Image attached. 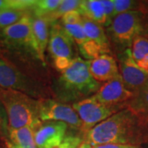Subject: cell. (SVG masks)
<instances>
[{
	"label": "cell",
	"mask_w": 148,
	"mask_h": 148,
	"mask_svg": "<svg viewBox=\"0 0 148 148\" xmlns=\"http://www.w3.org/2000/svg\"><path fill=\"white\" fill-rule=\"evenodd\" d=\"M101 87V83L90 74L89 61L81 57L74 58L58 79V94L65 101H76L95 95Z\"/></svg>",
	"instance_id": "obj_2"
},
{
	"label": "cell",
	"mask_w": 148,
	"mask_h": 148,
	"mask_svg": "<svg viewBox=\"0 0 148 148\" xmlns=\"http://www.w3.org/2000/svg\"><path fill=\"white\" fill-rule=\"evenodd\" d=\"M143 13V34L142 36L148 39V3L143 2L140 10Z\"/></svg>",
	"instance_id": "obj_28"
},
{
	"label": "cell",
	"mask_w": 148,
	"mask_h": 148,
	"mask_svg": "<svg viewBox=\"0 0 148 148\" xmlns=\"http://www.w3.org/2000/svg\"><path fill=\"white\" fill-rule=\"evenodd\" d=\"M73 108L82 121V129L86 132L119 111L115 108L105 106L94 95L75 102L73 104Z\"/></svg>",
	"instance_id": "obj_7"
},
{
	"label": "cell",
	"mask_w": 148,
	"mask_h": 148,
	"mask_svg": "<svg viewBox=\"0 0 148 148\" xmlns=\"http://www.w3.org/2000/svg\"><path fill=\"white\" fill-rule=\"evenodd\" d=\"M0 87L21 91L36 100L48 99L49 96L45 85L27 76L4 58H0Z\"/></svg>",
	"instance_id": "obj_4"
},
{
	"label": "cell",
	"mask_w": 148,
	"mask_h": 148,
	"mask_svg": "<svg viewBox=\"0 0 148 148\" xmlns=\"http://www.w3.org/2000/svg\"><path fill=\"white\" fill-rule=\"evenodd\" d=\"M69 125L63 122H42L34 130L35 142L38 148H54L66 137Z\"/></svg>",
	"instance_id": "obj_12"
},
{
	"label": "cell",
	"mask_w": 148,
	"mask_h": 148,
	"mask_svg": "<svg viewBox=\"0 0 148 148\" xmlns=\"http://www.w3.org/2000/svg\"><path fill=\"white\" fill-rule=\"evenodd\" d=\"M119 70L127 90L135 95L148 82V73L138 67L133 60L131 49L118 54Z\"/></svg>",
	"instance_id": "obj_10"
},
{
	"label": "cell",
	"mask_w": 148,
	"mask_h": 148,
	"mask_svg": "<svg viewBox=\"0 0 148 148\" xmlns=\"http://www.w3.org/2000/svg\"><path fill=\"white\" fill-rule=\"evenodd\" d=\"M143 2L131 0H114V17L121 13L129 11L140 10Z\"/></svg>",
	"instance_id": "obj_24"
},
{
	"label": "cell",
	"mask_w": 148,
	"mask_h": 148,
	"mask_svg": "<svg viewBox=\"0 0 148 148\" xmlns=\"http://www.w3.org/2000/svg\"><path fill=\"white\" fill-rule=\"evenodd\" d=\"M11 143L20 148H38L34 137V130L30 127H23L16 129L9 128Z\"/></svg>",
	"instance_id": "obj_18"
},
{
	"label": "cell",
	"mask_w": 148,
	"mask_h": 148,
	"mask_svg": "<svg viewBox=\"0 0 148 148\" xmlns=\"http://www.w3.org/2000/svg\"><path fill=\"white\" fill-rule=\"evenodd\" d=\"M49 23L46 19L32 16V29L36 45V57L44 65L45 64V52L49 40Z\"/></svg>",
	"instance_id": "obj_14"
},
{
	"label": "cell",
	"mask_w": 148,
	"mask_h": 148,
	"mask_svg": "<svg viewBox=\"0 0 148 148\" xmlns=\"http://www.w3.org/2000/svg\"><path fill=\"white\" fill-rule=\"evenodd\" d=\"M62 0H37L32 7L33 16L45 18L58 8Z\"/></svg>",
	"instance_id": "obj_20"
},
{
	"label": "cell",
	"mask_w": 148,
	"mask_h": 148,
	"mask_svg": "<svg viewBox=\"0 0 148 148\" xmlns=\"http://www.w3.org/2000/svg\"><path fill=\"white\" fill-rule=\"evenodd\" d=\"M106 16V27H110L112 20L114 18V0H101Z\"/></svg>",
	"instance_id": "obj_27"
},
{
	"label": "cell",
	"mask_w": 148,
	"mask_h": 148,
	"mask_svg": "<svg viewBox=\"0 0 148 148\" xmlns=\"http://www.w3.org/2000/svg\"><path fill=\"white\" fill-rule=\"evenodd\" d=\"M39 115L41 122H63L70 127L82 129V121L73 106L53 99L40 100Z\"/></svg>",
	"instance_id": "obj_8"
},
{
	"label": "cell",
	"mask_w": 148,
	"mask_h": 148,
	"mask_svg": "<svg viewBox=\"0 0 148 148\" xmlns=\"http://www.w3.org/2000/svg\"><path fill=\"white\" fill-rule=\"evenodd\" d=\"M110 40L123 51L131 49L136 37L143 34V13L139 10L129 11L116 16L107 28Z\"/></svg>",
	"instance_id": "obj_5"
},
{
	"label": "cell",
	"mask_w": 148,
	"mask_h": 148,
	"mask_svg": "<svg viewBox=\"0 0 148 148\" xmlns=\"http://www.w3.org/2000/svg\"><path fill=\"white\" fill-rule=\"evenodd\" d=\"M91 76L98 82H107L119 75V66L115 58L110 54H101L89 61Z\"/></svg>",
	"instance_id": "obj_13"
},
{
	"label": "cell",
	"mask_w": 148,
	"mask_h": 148,
	"mask_svg": "<svg viewBox=\"0 0 148 148\" xmlns=\"http://www.w3.org/2000/svg\"><path fill=\"white\" fill-rule=\"evenodd\" d=\"M82 145V138L77 136H66L64 141L54 148H79Z\"/></svg>",
	"instance_id": "obj_26"
},
{
	"label": "cell",
	"mask_w": 148,
	"mask_h": 148,
	"mask_svg": "<svg viewBox=\"0 0 148 148\" xmlns=\"http://www.w3.org/2000/svg\"><path fill=\"white\" fill-rule=\"evenodd\" d=\"M77 10L81 15L101 26H106V16L101 0H83Z\"/></svg>",
	"instance_id": "obj_16"
},
{
	"label": "cell",
	"mask_w": 148,
	"mask_h": 148,
	"mask_svg": "<svg viewBox=\"0 0 148 148\" xmlns=\"http://www.w3.org/2000/svg\"><path fill=\"white\" fill-rule=\"evenodd\" d=\"M131 145H123V144H103L93 147L94 148H132Z\"/></svg>",
	"instance_id": "obj_29"
},
{
	"label": "cell",
	"mask_w": 148,
	"mask_h": 148,
	"mask_svg": "<svg viewBox=\"0 0 148 148\" xmlns=\"http://www.w3.org/2000/svg\"><path fill=\"white\" fill-rule=\"evenodd\" d=\"M132 148H141V147H139L138 146H133Z\"/></svg>",
	"instance_id": "obj_33"
},
{
	"label": "cell",
	"mask_w": 148,
	"mask_h": 148,
	"mask_svg": "<svg viewBox=\"0 0 148 148\" xmlns=\"http://www.w3.org/2000/svg\"><path fill=\"white\" fill-rule=\"evenodd\" d=\"M82 21V16L78 10L70 11L61 18V25H71Z\"/></svg>",
	"instance_id": "obj_25"
},
{
	"label": "cell",
	"mask_w": 148,
	"mask_h": 148,
	"mask_svg": "<svg viewBox=\"0 0 148 148\" xmlns=\"http://www.w3.org/2000/svg\"><path fill=\"white\" fill-rule=\"evenodd\" d=\"M72 38L58 22L51 26L49 40V51L53 59V64L58 72L62 73L71 64L73 56Z\"/></svg>",
	"instance_id": "obj_6"
},
{
	"label": "cell",
	"mask_w": 148,
	"mask_h": 148,
	"mask_svg": "<svg viewBox=\"0 0 148 148\" xmlns=\"http://www.w3.org/2000/svg\"><path fill=\"white\" fill-rule=\"evenodd\" d=\"M5 42L13 47L31 49L36 55V45L32 29V16L28 14L16 23L2 30Z\"/></svg>",
	"instance_id": "obj_11"
},
{
	"label": "cell",
	"mask_w": 148,
	"mask_h": 148,
	"mask_svg": "<svg viewBox=\"0 0 148 148\" xmlns=\"http://www.w3.org/2000/svg\"><path fill=\"white\" fill-rule=\"evenodd\" d=\"M64 31L72 38L74 42L77 43L78 47H82L84 45L90 41V39L86 36L84 28L82 26V21L71 25H62Z\"/></svg>",
	"instance_id": "obj_23"
},
{
	"label": "cell",
	"mask_w": 148,
	"mask_h": 148,
	"mask_svg": "<svg viewBox=\"0 0 148 148\" xmlns=\"http://www.w3.org/2000/svg\"><path fill=\"white\" fill-rule=\"evenodd\" d=\"M133 60L140 69L148 73V39L139 36L131 46Z\"/></svg>",
	"instance_id": "obj_17"
},
{
	"label": "cell",
	"mask_w": 148,
	"mask_h": 148,
	"mask_svg": "<svg viewBox=\"0 0 148 148\" xmlns=\"http://www.w3.org/2000/svg\"><path fill=\"white\" fill-rule=\"evenodd\" d=\"M127 108L131 109L148 124V82L127 103Z\"/></svg>",
	"instance_id": "obj_19"
},
{
	"label": "cell",
	"mask_w": 148,
	"mask_h": 148,
	"mask_svg": "<svg viewBox=\"0 0 148 148\" xmlns=\"http://www.w3.org/2000/svg\"><path fill=\"white\" fill-rule=\"evenodd\" d=\"M28 14H31L29 11L0 9V28L3 30L6 27H10Z\"/></svg>",
	"instance_id": "obj_21"
},
{
	"label": "cell",
	"mask_w": 148,
	"mask_h": 148,
	"mask_svg": "<svg viewBox=\"0 0 148 148\" xmlns=\"http://www.w3.org/2000/svg\"><path fill=\"white\" fill-rule=\"evenodd\" d=\"M86 143L92 147L103 144L139 146L148 143V124L126 107L86 132Z\"/></svg>",
	"instance_id": "obj_1"
},
{
	"label": "cell",
	"mask_w": 148,
	"mask_h": 148,
	"mask_svg": "<svg viewBox=\"0 0 148 148\" xmlns=\"http://www.w3.org/2000/svg\"><path fill=\"white\" fill-rule=\"evenodd\" d=\"M0 102L4 106L10 129L30 127L35 130L40 119V100L18 90L0 87Z\"/></svg>",
	"instance_id": "obj_3"
},
{
	"label": "cell",
	"mask_w": 148,
	"mask_h": 148,
	"mask_svg": "<svg viewBox=\"0 0 148 148\" xmlns=\"http://www.w3.org/2000/svg\"><path fill=\"white\" fill-rule=\"evenodd\" d=\"M79 148H94V147H93L92 146H90L89 143H87L85 142V143H82V145L80 146Z\"/></svg>",
	"instance_id": "obj_31"
},
{
	"label": "cell",
	"mask_w": 148,
	"mask_h": 148,
	"mask_svg": "<svg viewBox=\"0 0 148 148\" xmlns=\"http://www.w3.org/2000/svg\"><path fill=\"white\" fill-rule=\"evenodd\" d=\"M93 95L105 106L121 110L127 107V103L134 98L135 94L127 90L119 74L102 85L100 90Z\"/></svg>",
	"instance_id": "obj_9"
},
{
	"label": "cell",
	"mask_w": 148,
	"mask_h": 148,
	"mask_svg": "<svg viewBox=\"0 0 148 148\" xmlns=\"http://www.w3.org/2000/svg\"><path fill=\"white\" fill-rule=\"evenodd\" d=\"M4 148H20L18 147L15 146L14 144L11 143V142H8V141H6L5 142V147Z\"/></svg>",
	"instance_id": "obj_30"
},
{
	"label": "cell",
	"mask_w": 148,
	"mask_h": 148,
	"mask_svg": "<svg viewBox=\"0 0 148 148\" xmlns=\"http://www.w3.org/2000/svg\"><path fill=\"white\" fill-rule=\"evenodd\" d=\"M1 103V102H0ZM3 119V114H2V110H1V106H0V125H1V123H2V119Z\"/></svg>",
	"instance_id": "obj_32"
},
{
	"label": "cell",
	"mask_w": 148,
	"mask_h": 148,
	"mask_svg": "<svg viewBox=\"0 0 148 148\" xmlns=\"http://www.w3.org/2000/svg\"><path fill=\"white\" fill-rule=\"evenodd\" d=\"M82 26L86 36L100 48L102 54L110 53V41L102 26L82 16Z\"/></svg>",
	"instance_id": "obj_15"
},
{
	"label": "cell",
	"mask_w": 148,
	"mask_h": 148,
	"mask_svg": "<svg viewBox=\"0 0 148 148\" xmlns=\"http://www.w3.org/2000/svg\"><path fill=\"white\" fill-rule=\"evenodd\" d=\"M80 4V0H62V3L58 6V8L45 19H46L49 24H53L56 22L58 19L62 18L67 12L70 11L77 10Z\"/></svg>",
	"instance_id": "obj_22"
}]
</instances>
